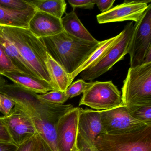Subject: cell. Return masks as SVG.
I'll return each instance as SVG.
<instances>
[{
  "label": "cell",
  "instance_id": "6da1fadb",
  "mask_svg": "<svg viewBox=\"0 0 151 151\" xmlns=\"http://www.w3.org/2000/svg\"><path fill=\"white\" fill-rule=\"evenodd\" d=\"M40 39L47 53L70 75L76 71L101 43L98 40H83L64 31L55 36Z\"/></svg>",
  "mask_w": 151,
  "mask_h": 151
},
{
  "label": "cell",
  "instance_id": "7a4b0ae2",
  "mask_svg": "<svg viewBox=\"0 0 151 151\" xmlns=\"http://www.w3.org/2000/svg\"><path fill=\"white\" fill-rule=\"evenodd\" d=\"M0 29L38 78L48 82L57 91L47 66V52L40 40L29 29L6 26Z\"/></svg>",
  "mask_w": 151,
  "mask_h": 151
},
{
  "label": "cell",
  "instance_id": "3957f363",
  "mask_svg": "<svg viewBox=\"0 0 151 151\" xmlns=\"http://www.w3.org/2000/svg\"><path fill=\"white\" fill-rule=\"evenodd\" d=\"M0 93L13 101L16 105L31 109L47 119H60L74 107L73 105H60L45 101L38 94L15 84H8L0 76Z\"/></svg>",
  "mask_w": 151,
  "mask_h": 151
},
{
  "label": "cell",
  "instance_id": "277c9868",
  "mask_svg": "<svg viewBox=\"0 0 151 151\" xmlns=\"http://www.w3.org/2000/svg\"><path fill=\"white\" fill-rule=\"evenodd\" d=\"M122 91L123 105L151 106V63L130 67Z\"/></svg>",
  "mask_w": 151,
  "mask_h": 151
},
{
  "label": "cell",
  "instance_id": "5b68a950",
  "mask_svg": "<svg viewBox=\"0 0 151 151\" xmlns=\"http://www.w3.org/2000/svg\"><path fill=\"white\" fill-rule=\"evenodd\" d=\"M95 147L97 151H151V125L122 134L101 133Z\"/></svg>",
  "mask_w": 151,
  "mask_h": 151
},
{
  "label": "cell",
  "instance_id": "8992f818",
  "mask_svg": "<svg viewBox=\"0 0 151 151\" xmlns=\"http://www.w3.org/2000/svg\"><path fill=\"white\" fill-rule=\"evenodd\" d=\"M134 30L133 22L127 24L122 31V34L119 41L93 66L79 74L82 79L91 82L111 69L116 63L123 60L129 53Z\"/></svg>",
  "mask_w": 151,
  "mask_h": 151
},
{
  "label": "cell",
  "instance_id": "52a82bcc",
  "mask_svg": "<svg viewBox=\"0 0 151 151\" xmlns=\"http://www.w3.org/2000/svg\"><path fill=\"white\" fill-rule=\"evenodd\" d=\"M122 104L121 92L112 81L93 82L83 93L79 106L85 105L97 110H106Z\"/></svg>",
  "mask_w": 151,
  "mask_h": 151
},
{
  "label": "cell",
  "instance_id": "ba28073f",
  "mask_svg": "<svg viewBox=\"0 0 151 151\" xmlns=\"http://www.w3.org/2000/svg\"><path fill=\"white\" fill-rule=\"evenodd\" d=\"M151 47V4L139 22L134 24L129 48L130 68L142 65L148 49Z\"/></svg>",
  "mask_w": 151,
  "mask_h": 151
},
{
  "label": "cell",
  "instance_id": "9c48e42d",
  "mask_svg": "<svg viewBox=\"0 0 151 151\" xmlns=\"http://www.w3.org/2000/svg\"><path fill=\"white\" fill-rule=\"evenodd\" d=\"M103 133L119 134L130 132L147 125L133 118L122 104L106 110H101Z\"/></svg>",
  "mask_w": 151,
  "mask_h": 151
},
{
  "label": "cell",
  "instance_id": "30bf717a",
  "mask_svg": "<svg viewBox=\"0 0 151 151\" xmlns=\"http://www.w3.org/2000/svg\"><path fill=\"white\" fill-rule=\"evenodd\" d=\"M80 108L73 107L59 120L56 126L58 151H76Z\"/></svg>",
  "mask_w": 151,
  "mask_h": 151
},
{
  "label": "cell",
  "instance_id": "8fae6325",
  "mask_svg": "<svg viewBox=\"0 0 151 151\" xmlns=\"http://www.w3.org/2000/svg\"><path fill=\"white\" fill-rule=\"evenodd\" d=\"M151 0L125 1L121 5L111 8L107 12L97 16L99 24L132 21L139 22L147 9Z\"/></svg>",
  "mask_w": 151,
  "mask_h": 151
},
{
  "label": "cell",
  "instance_id": "7c38bea8",
  "mask_svg": "<svg viewBox=\"0 0 151 151\" xmlns=\"http://www.w3.org/2000/svg\"><path fill=\"white\" fill-rule=\"evenodd\" d=\"M4 117L9 134L17 146L37 134L31 119L17 106H14L9 115Z\"/></svg>",
  "mask_w": 151,
  "mask_h": 151
},
{
  "label": "cell",
  "instance_id": "4fadbf2b",
  "mask_svg": "<svg viewBox=\"0 0 151 151\" xmlns=\"http://www.w3.org/2000/svg\"><path fill=\"white\" fill-rule=\"evenodd\" d=\"M103 133L101 111L80 108L78 137L92 147H95L97 137Z\"/></svg>",
  "mask_w": 151,
  "mask_h": 151
},
{
  "label": "cell",
  "instance_id": "5bb4252c",
  "mask_svg": "<svg viewBox=\"0 0 151 151\" xmlns=\"http://www.w3.org/2000/svg\"><path fill=\"white\" fill-rule=\"evenodd\" d=\"M29 29L39 39L55 36L64 31L61 19L38 10L29 21Z\"/></svg>",
  "mask_w": 151,
  "mask_h": 151
},
{
  "label": "cell",
  "instance_id": "9a60e30c",
  "mask_svg": "<svg viewBox=\"0 0 151 151\" xmlns=\"http://www.w3.org/2000/svg\"><path fill=\"white\" fill-rule=\"evenodd\" d=\"M36 10L30 6L22 11H15L0 6V26L29 29V23Z\"/></svg>",
  "mask_w": 151,
  "mask_h": 151
},
{
  "label": "cell",
  "instance_id": "2e32d148",
  "mask_svg": "<svg viewBox=\"0 0 151 151\" xmlns=\"http://www.w3.org/2000/svg\"><path fill=\"white\" fill-rule=\"evenodd\" d=\"M3 76L8 78L14 84L37 93L44 94L51 91H56L54 87L45 80L32 77L22 73L7 72Z\"/></svg>",
  "mask_w": 151,
  "mask_h": 151
},
{
  "label": "cell",
  "instance_id": "e0dca14e",
  "mask_svg": "<svg viewBox=\"0 0 151 151\" xmlns=\"http://www.w3.org/2000/svg\"><path fill=\"white\" fill-rule=\"evenodd\" d=\"M64 31L71 36L90 42L98 41L84 27L78 17L75 10L66 13L61 19Z\"/></svg>",
  "mask_w": 151,
  "mask_h": 151
},
{
  "label": "cell",
  "instance_id": "ac0fdd59",
  "mask_svg": "<svg viewBox=\"0 0 151 151\" xmlns=\"http://www.w3.org/2000/svg\"><path fill=\"white\" fill-rule=\"evenodd\" d=\"M122 32H121L117 36L111 38L101 41L98 48L89 56L86 60L75 72L70 75V80L73 81L74 78L82 71L93 66L97 63L109 50L117 43L122 37Z\"/></svg>",
  "mask_w": 151,
  "mask_h": 151
},
{
  "label": "cell",
  "instance_id": "d6986e66",
  "mask_svg": "<svg viewBox=\"0 0 151 151\" xmlns=\"http://www.w3.org/2000/svg\"><path fill=\"white\" fill-rule=\"evenodd\" d=\"M0 44L2 45L6 54L13 64L23 74L38 78L20 55L15 47L9 40L6 34L0 29Z\"/></svg>",
  "mask_w": 151,
  "mask_h": 151
},
{
  "label": "cell",
  "instance_id": "ffe728a7",
  "mask_svg": "<svg viewBox=\"0 0 151 151\" xmlns=\"http://www.w3.org/2000/svg\"><path fill=\"white\" fill-rule=\"evenodd\" d=\"M47 66L57 91L65 92L72 83L70 74L47 53Z\"/></svg>",
  "mask_w": 151,
  "mask_h": 151
},
{
  "label": "cell",
  "instance_id": "44dd1931",
  "mask_svg": "<svg viewBox=\"0 0 151 151\" xmlns=\"http://www.w3.org/2000/svg\"><path fill=\"white\" fill-rule=\"evenodd\" d=\"M36 10L47 13L61 19L66 12L67 4L64 0L27 1Z\"/></svg>",
  "mask_w": 151,
  "mask_h": 151
},
{
  "label": "cell",
  "instance_id": "7402d4cb",
  "mask_svg": "<svg viewBox=\"0 0 151 151\" xmlns=\"http://www.w3.org/2000/svg\"><path fill=\"white\" fill-rule=\"evenodd\" d=\"M126 106L132 117L144 123L146 125H151V106L130 105Z\"/></svg>",
  "mask_w": 151,
  "mask_h": 151
},
{
  "label": "cell",
  "instance_id": "603a6c76",
  "mask_svg": "<svg viewBox=\"0 0 151 151\" xmlns=\"http://www.w3.org/2000/svg\"><path fill=\"white\" fill-rule=\"evenodd\" d=\"M92 83V82L86 83L83 79H78L69 86L65 93L69 99L76 97L83 93L91 85Z\"/></svg>",
  "mask_w": 151,
  "mask_h": 151
},
{
  "label": "cell",
  "instance_id": "cb8c5ba5",
  "mask_svg": "<svg viewBox=\"0 0 151 151\" xmlns=\"http://www.w3.org/2000/svg\"><path fill=\"white\" fill-rule=\"evenodd\" d=\"M7 72L22 73L13 64L0 44V76H3L4 73Z\"/></svg>",
  "mask_w": 151,
  "mask_h": 151
},
{
  "label": "cell",
  "instance_id": "d4e9b609",
  "mask_svg": "<svg viewBox=\"0 0 151 151\" xmlns=\"http://www.w3.org/2000/svg\"><path fill=\"white\" fill-rule=\"evenodd\" d=\"M38 96L45 101L60 105H63L69 99L65 92L59 91H51L44 94H38Z\"/></svg>",
  "mask_w": 151,
  "mask_h": 151
},
{
  "label": "cell",
  "instance_id": "484cf974",
  "mask_svg": "<svg viewBox=\"0 0 151 151\" xmlns=\"http://www.w3.org/2000/svg\"><path fill=\"white\" fill-rule=\"evenodd\" d=\"M0 6L18 11H24L31 6L24 0H0Z\"/></svg>",
  "mask_w": 151,
  "mask_h": 151
},
{
  "label": "cell",
  "instance_id": "4316f807",
  "mask_svg": "<svg viewBox=\"0 0 151 151\" xmlns=\"http://www.w3.org/2000/svg\"><path fill=\"white\" fill-rule=\"evenodd\" d=\"M0 101L1 105L2 113L3 116H6L9 115L15 103L8 97L0 93Z\"/></svg>",
  "mask_w": 151,
  "mask_h": 151
},
{
  "label": "cell",
  "instance_id": "83f0119b",
  "mask_svg": "<svg viewBox=\"0 0 151 151\" xmlns=\"http://www.w3.org/2000/svg\"><path fill=\"white\" fill-rule=\"evenodd\" d=\"M0 141L14 143L9 134L4 116H0Z\"/></svg>",
  "mask_w": 151,
  "mask_h": 151
},
{
  "label": "cell",
  "instance_id": "f1b7e54d",
  "mask_svg": "<svg viewBox=\"0 0 151 151\" xmlns=\"http://www.w3.org/2000/svg\"><path fill=\"white\" fill-rule=\"evenodd\" d=\"M68 2L74 10L76 8L92 9L95 5V0H68Z\"/></svg>",
  "mask_w": 151,
  "mask_h": 151
},
{
  "label": "cell",
  "instance_id": "f546056e",
  "mask_svg": "<svg viewBox=\"0 0 151 151\" xmlns=\"http://www.w3.org/2000/svg\"><path fill=\"white\" fill-rule=\"evenodd\" d=\"M115 1L114 0H95V4L97 5L100 11L102 12L101 13H104L107 12L112 8Z\"/></svg>",
  "mask_w": 151,
  "mask_h": 151
},
{
  "label": "cell",
  "instance_id": "4dcf8cb0",
  "mask_svg": "<svg viewBox=\"0 0 151 151\" xmlns=\"http://www.w3.org/2000/svg\"><path fill=\"white\" fill-rule=\"evenodd\" d=\"M36 137V144L33 151H52L48 145L38 134Z\"/></svg>",
  "mask_w": 151,
  "mask_h": 151
},
{
  "label": "cell",
  "instance_id": "1f68e13d",
  "mask_svg": "<svg viewBox=\"0 0 151 151\" xmlns=\"http://www.w3.org/2000/svg\"><path fill=\"white\" fill-rule=\"evenodd\" d=\"M36 136L19 146L17 151H33L36 144Z\"/></svg>",
  "mask_w": 151,
  "mask_h": 151
},
{
  "label": "cell",
  "instance_id": "d6a6232c",
  "mask_svg": "<svg viewBox=\"0 0 151 151\" xmlns=\"http://www.w3.org/2000/svg\"><path fill=\"white\" fill-rule=\"evenodd\" d=\"M18 147L14 143L0 141V151H17Z\"/></svg>",
  "mask_w": 151,
  "mask_h": 151
},
{
  "label": "cell",
  "instance_id": "836d02e7",
  "mask_svg": "<svg viewBox=\"0 0 151 151\" xmlns=\"http://www.w3.org/2000/svg\"><path fill=\"white\" fill-rule=\"evenodd\" d=\"M151 63V47L148 49L147 53L145 56L143 63Z\"/></svg>",
  "mask_w": 151,
  "mask_h": 151
},
{
  "label": "cell",
  "instance_id": "e575fe53",
  "mask_svg": "<svg viewBox=\"0 0 151 151\" xmlns=\"http://www.w3.org/2000/svg\"><path fill=\"white\" fill-rule=\"evenodd\" d=\"M2 112V109H1V101H0V113Z\"/></svg>",
  "mask_w": 151,
  "mask_h": 151
},
{
  "label": "cell",
  "instance_id": "d590c367",
  "mask_svg": "<svg viewBox=\"0 0 151 151\" xmlns=\"http://www.w3.org/2000/svg\"><path fill=\"white\" fill-rule=\"evenodd\" d=\"M76 151H79V150H78V148H77L76 150Z\"/></svg>",
  "mask_w": 151,
  "mask_h": 151
}]
</instances>
